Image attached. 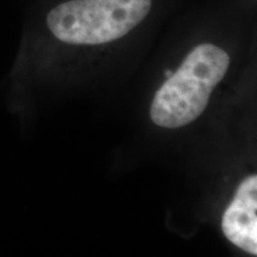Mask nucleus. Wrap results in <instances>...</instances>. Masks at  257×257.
Wrapping results in <instances>:
<instances>
[{
    "instance_id": "f257e3e1",
    "label": "nucleus",
    "mask_w": 257,
    "mask_h": 257,
    "mask_svg": "<svg viewBox=\"0 0 257 257\" xmlns=\"http://www.w3.org/2000/svg\"><path fill=\"white\" fill-rule=\"evenodd\" d=\"M230 56L212 43H201L156 92L150 117L159 126L176 128L194 121L207 107L212 92L226 74Z\"/></svg>"
},
{
    "instance_id": "f03ea898",
    "label": "nucleus",
    "mask_w": 257,
    "mask_h": 257,
    "mask_svg": "<svg viewBox=\"0 0 257 257\" xmlns=\"http://www.w3.org/2000/svg\"><path fill=\"white\" fill-rule=\"evenodd\" d=\"M153 0H67L51 9L53 36L73 46H99L126 36L150 14Z\"/></svg>"
},
{
    "instance_id": "7ed1b4c3",
    "label": "nucleus",
    "mask_w": 257,
    "mask_h": 257,
    "mask_svg": "<svg viewBox=\"0 0 257 257\" xmlns=\"http://www.w3.org/2000/svg\"><path fill=\"white\" fill-rule=\"evenodd\" d=\"M257 178H246L224 212L221 230L227 239L244 251L257 255Z\"/></svg>"
}]
</instances>
